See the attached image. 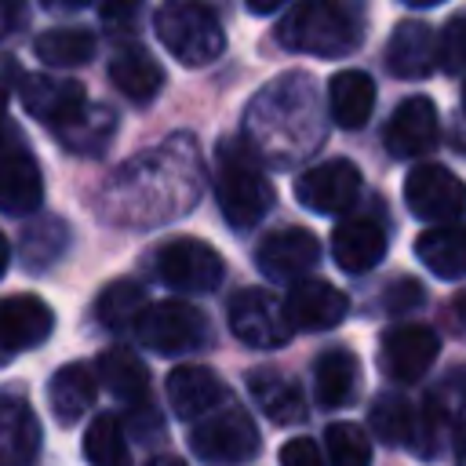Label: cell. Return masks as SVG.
I'll use <instances>...</instances> for the list:
<instances>
[{
  "mask_svg": "<svg viewBox=\"0 0 466 466\" xmlns=\"http://www.w3.org/2000/svg\"><path fill=\"white\" fill-rule=\"evenodd\" d=\"M204 189V160L193 135H171L153 149L135 153L102 182L95 208L116 222L149 229L186 215Z\"/></svg>",
  "mask_w": 466,
  "mask_h": 466,
  "instance_id": "cell-1",
  "label": "cell"
},
{
  "mask_svg": "<svg viewBox=\"0 0 466 466\" xmlns=\"http://www.w3.org/2000/svg\"><path fill=\"white\" fill-rule=\"evenodd\" d=\"M328 106L306 73H284L269 80L244 109V138L266 160V167H295L309 160L328 127Z\"/></svg>",
  "mask_w": 466,
  "mask_h": 466,
  "instance_id": "cell-2",
  "label": "cell"
},
{
  "mask_svg": "<svg viewBox=\"0 0 466 466\" xmlns=\"http://www.w3.org/2000/svg\"><path fill=\"white\" fill-rule=\"evenodd\" d=\"M215 200L222 208V218L233 229L258 226L273 208L266 160L255 153V146L244 135L222 138L215 149Z\"/></svg>",
  "mask_w": 466,
  "mask_h": 466,
  "instance_id": "cell-3",
  "label": "cell"
},
{
  "mask_svg": "<svg viewBox=\"0 0 466 466\" xmlns=\"http://www.w3.org/2000/svg\"><path fill=\"white\" fill-rule=\"evenodd\" d=\"M277 44L284 51L339 58V55H350L360 44V25L335 0H302L280 18Z\"/></svg>",
  "mask_w": 466,
  "mask_h": 466,
  "instance_id": "cell-4",
  "label": "cell"
},
{
  "mask_svg": "<svg viewBox=\"0 0 466 466\" xmlns=\"http://www.w3.org/2000/svg\"><path fill=\"white\" fill-rule=\"evenodd\" d=\"M153 29L182 66H208L226 47L218 15L200 0H164L153 18Z\"/></svg>",
  "mask_w": 466,
  "mask_h": 466,
  "instance_id": "cell-5",
  "label": "cell"
},
{
  "mask_svg": "<svg viewBox=\"0 0 466 466\" xmlns=\"http://www.w3.org/2000/svg\"><path fill=\"white\" fill-rule=\"evenodd\" d=\"M189 451L204 466H237L258 451V430L237 400H222L197 422H189Z\"/></svg>",
  "mask_w": 466,
  "mask_h": 466,
  "instance_id": "cell-6",
  "label": "cell"
},
{
  "mask_svg": "<svg viewBox=\"0 0 466 466\" xmlns=\"http://www.w3.org/2000/svg\"><path fill=\"white\" fill-rule=\"evenodd\" d=\"M135 335L142 339V346L178 357V353L204 350L211 342V324H208L204 309L178 302V299H164V302L146 306V313L135 324Z\"/></svg>",
  "mask_w": 466,
  "mask_h": 466,
  "instance_id": "cell-7",
  "label": "cell"
},
{
  "mask_svg": "<svg viewBox=\"0 0 466 466\" xmlns=\"http://www.w3.org/2000/svg\"><path fill=\"white\" fill-rule=\"evenodd\" d=\"M153 273L160 284L175 288V291H186V295H204V291H215L222 284V258L218 251L208 244V240H197V237H175L167 240L157 255H153Z\"/></svg>",
  "mask_w": 466,
  "mask_h": 466,
  "instance_id": "cell-8",
  "label": "cell"
},
{
  "mask_svg": "<svg viewBox=\"0 0 466 466\" xmlns=\"http://www.w3.org/2000/svg\"><path fill=\"white\" fill-rule=\"evenodd\" d=\"M229 328L240 342H248L255 350H277L295 331L288 306L277 295H269L266 288H244L229 299Z\"/></svg>",
  "mask_w": 466,
  "mask_h": 466,
  "instance_id": "cell-9",
  "label": "cell"
},
{
  "mask_svg": "<svg viewBox=\"0 0 466 466\" xmlns=\"http://www.w3.org/2000/svg\"><path fill=\"white\" fill-rule=\"evenodd\" d=\"M404 204L415 218L455 222L466 211V186L441 164H419L404 178Z\"/></svg>",
  "mask_w": 466,
  "mask_h": 466,
  "instance_id": "cell-10",
  "label": "cell"
},
{
  "mask_svg": "<svg viewBox=\"0 0 466 466\" xmlns=\"http://www.w3.org/2000/svg\"><path fill=\"white\" fill-rule=\"evenodd\" d=\"M40 200H44V178L29 146L11 127H0V211L33 215Z\"/></svg>",
  "mask_w": 466,
  "mask_h": 466,
  "instance_id": "cell-11",
  "label": "cell"
},
{
  "mask_svg": "<svg viewBox=\"0 0 466 466\" xmlns=\"http://www.w3.org/2000/svg\"><path fill=\"white\" fill-rule=\"evenodd\" d=\"M295 197L317 215H342L360 197V171L342 157L313 164L295 178Z\"/></svg>",
  "mask_w": 466,
  "mask_h": 466,
  "instance_id": "cell-12",
  "label": "cell"
},
{
  "mask_svg": "<svg viewBox=\"0 0 466 466\" xmlns=\"http://www.w3.org/2000/svg\"><path fill=\"white\" fill-rule=\"evenodd\" d=\"M441 353V339L422 324H397L379 339V364L393 382H419Z\"/></svg>",
  "mask_w": 466,
  "mask_h": 466,
  "instance_id": "cell-13",
  "label": "cell"
},
{
  "mask_svg": "<svg viewBox=\"0 0 466 466\" xmlns=\"http://www.w3.org/2000/svg\"><path fill=\"white\" fill-rule=\"evenodd\" d=\"M18 95H22L25 113L47 127L66 124L73 113H80L87 106L84 84L73 76H55V73H22Z\"/></svg>",
  "mask_w": 466,
  "mask_h": 466,
  "instance_id": "cell-14",
  "label": "cell"
},
{
  "mask_svg": "<svg viewBox=\"0 0 466 466\" xmlns=\"http://www.w3.org/2000/svg\"><path fill=\"white\" fill-rule=\"evenodd\" d=\"M441 138V120H437V106L426 98V95H411L404 98L393 116L386 120V149L397 157V160H415L422 153H430Z\"/></svg>",
  "mask_w": 466,
  "mask_h": 466,
  "instance_id": "cell-15",
  "label": "cell"
},
{
  "mask_svg": "<svg viewBox=\"0 0 466 466\" xmlns=\"http://www.w3.org/2000/svg\"><path fill=\"white\" fill-rule=\"evenodd\" d=\"M317 258H320V244L302 226L277 229V233L262 237L255 248V266L269 280H299V277H306V269L317 266Z\"/></svg>",
  "mask_w": 466,
  "mask_h": 466,
  "instance_id": "cell-16",
  "label": "cell"
},
{
  "mask_svg": "<svg viewBox=\"0 0 466 466\" xmlns=\"http://www.w3.org/2000/svg\"><path fill=\"white\" fill-rule=\"evenodd\" d=\"M55 328V313L36 295H7L0 299V353L36 350Z\"/></svg>",
  "mask_w": 466,
  "mask_h": 466,
  "instance_id": "cell-17",
  "label": "cell"
},
{
  "mask_svg": "<svg viewBox=\"0 0 466 466\" xmlns=\"http://www.w3.org/2000/svg\"><path fill=\"white\" fill-rule=\"evenodd\" d=\"M386 66H390V73H397L404 80L430 76L441 66V40H437V33L422 18H404L390 33Z\"/></svg>",
  "mask_w": 466,
  "mask_h": 466,
  "instance_id": "cell-18",
  "label": "cell"
},
{
  "mask_svg": "<svg viewBox=\"0 0 466 466\" xmlns=\"http://www.w3.org/2000/svg\"><path fill=\"white\" fill-rule=\"evenodd\" d=\"M288 317L302 331H328L346 317V295L317 277H299L284 299Z\"/></svg>",
  "mask_w": 466,
  "mask_h": 466,
  "instance_id": "cell-19",
  "label": "cell"
},
{
  "mask_svg": "<svg viewBox=\"0 0 466 466\" xmlns=\"http://www.w3.org/2000/svg\"><path fill=\"white\" fill-rule=\"evenodd\" d=\"M331 255L346 273H364L375 269L386 255V229L382 222L368 218V215H353L342 218L331 233Z\"/></svg>",
  "mask_w": 466,
  "mask_h": 466,
  "instance_id": "cell-20",
  "label": "cell"
},
{
  "mask_svg": "<svg viewBox=\"0 0 466 466\" xmlns=\"http://www.w3.org/2000/svg\"><path fill=\"white\" fill-rule=\"evenodd\" d=\"M36 451H40L36 411L15 393H0V466H29Z\"/></svg>",
  "mask_w": 466,
  "mask_h": 466,
  "instance_id": "cell-21",
  "label": "cell"
},
{
  "mask_svg": "<svg viewBox=\"0 0 466 466\" xmlns=\"http://www.w3.org/2000/svg\"><path fill=\"white\" fill-rule=\"evenodd\" d=\"M226 386L218 382V375H211L200 364H182L167 375V400L175 408L178 419L197 422L200 415H208L211 408H218L226 400Z\"/></svg>",
  "mask_w": 466,
  "mask_h": 466,
  "instance_id": "cell-22",
  "label": "cell"
},
{
  "mask_svg": "<svg viewBox=\"0 0 466 466\" xmlns=\"http://www.w3.org/2000/svg\"><path fill=\"white\" fill-rule=\"evenodd\" d=\"M248 393L255 397L258 411L269 415L277 426L302 422V415H306V393H302V386L291 375L277 371V368H255L248 375Z\"/></svg>",
  "mask_w": 466,
  "mask_h": 466,
  "instance_id": "cell-23",
  "label": "cell"
},
{
  "mask_svg": "<svg viewBox=\"0 0 466 466\" xmlns=\"http://www.w3.org/2000/svg\"><path fill=\"white\" fill-rule=\"evenodd\" d=\"M58 146L76 157H102L116 135V113L102 102H87L80 113H73L66 124L51 127Z\"/></svg>",
  "mask_w": 466,
  "mask_h": 466,
  "instance_id": "cell-24",
  "label": "cell"
},
{
  "mask_svg": "<svg viewBox=\"0 0 466 466\" xmlns=\"http://www.w3.org/2000/svg\"><path fill=\"white\" fill-rule=\"evenodd\" d=\"M415 255L441 280L466 277V226L462 222H433L430 229L419 233Z\"/></svg>",
  "mask_w": 466,
  "mask_h": 466,
  "instance_id": "cell-25",
  "label": "cell"
},
{
  "mask_svg": "<svg viewBox=\"0 0 466 466\" xmlns=\"http://www.w3.org/2000/svg\"><path fill=\"white\" fill-rule=\"evenodd\" d=\"M109 80L113 87L131 98V102H149L160 84H164V73L157 66V58L142 47V44H120L109 58Z\"/></svg>",
  "mask_w": 466,
  "mask_h": 466,
  "instance_id": "cell-26",
  "label": "cell"
},
{
  "mask_svg": "<svg viewBox=\"0 0 466 466\" xmlns=\"http://www.w3.org/2000/svg\"><path fill=\"white\" fill-rule=\"evenodd\" d=\"M371 106H375V80L360 69H342L331 76L328 84V113L339 127L353 131V127H364V120L371 116Z\"/></svg>",
  "mask_w": 466,
  "mask_h": 466,
  "instance_id": "cell-27",
  "label": "cell"
},
{
  "mask_svg": "<svg viewBox=\"0 0 466 466\" xmlns=\"http://www.w3.org/2000/svg\"><path fill=\"white\" fill-rule=\"evenodd\" d=\"M98 382L109 397H116L127 408H142L149 393V371L131 350H106L98 357Z\"/></svg>",
  "mask_w": 466,
  "mask_h": 466,
  "instance_id": "cell-28",
  "label": "cell"
},
{
  "mask_svg": "<svg viewBox=\"0 0 466 466\" xmlns=\"http://www.w3.org/2000/svg\"><path fill=\"white\" fill-rule=\"evenodd\" d=\"M47 404L58 422H80L95 404V375L84 364H62L47 382Z\"/></svg>",
  "mask_w": 466,
  "mask_h": 466,
  "instance_id": "cell-29",
  "label": "cell"
},
{
  "mask_svg": "<svg viewBox=\"0 0 466 466\" xmlns=\"http://www.w3.org/2000/svg\"><path fill=\"white\" fill-rule=\"evenodd\" d=\"M357 379H360V368H357V357L350 350H328L317 357L313 364V393H317V404L320 408H342L353 400L357 393Z\"/></svg>",
  "mask_w": 466,
  "mask_h": 466,
  "instance_id": "cell-30",
  "label": "cell"
},
{
  "mask_svg": "<svg viewBox=\"0 0 466 466\" xmlns=\"http://www.w3.org/2000/svg\"><path fill=\"white\" fill-rule=\"evenodd\" d=\"M33 51L47 69H73L95 55V36L76 25H58V29L40 33Z\"/></svg>",
  "mask_w": 466,
  "mask_h": 466,
  "instance_id": "cell-31",
  "label": "cell"
},
{
  "mask_svg": "<svg viewBox=\"0 0 466 466\" xmlns=\"http://www.w3.org/2000/svg\"><path fill=\"white\" fill-rule=\"evenodd\" d=\"M149 306V295L138 280L124 277V280H113L102 295H98V320L113 331H131L138 324V317L146 313Z\"/></svg>",
  "mask_w": 466,
  "mask_h": 466,
  "instance_id": "cell-32",
  "label": "cell"
},
{
  "mask_svg": "<svg viewBox=\"0 0 466 466\" xmlns=\"http://www.w3.org/2000/svg\"><path fill=\"white\" fill-rule=\"evenodd\" d=\"M84 459L91 466H131L127 433L116 415H95L84 430Z\"/></svg>",
  "mask_w": 466,
  "mask_h": 466,
  "instance_id": "cell-33",
  "label": "cell"
},
{
  "mask_svg": "<svg viewBox=\"0 0 466 466\" xmlns=\"http://www.w3.org/2000/svg\"><path fill=\"white\" fill-rule=\"evenodd\" d=\"M66 244H69L66 222L44 215V218H36V222L25 226L22 240H18V255H22V262H25L29 269H44V266H51V262L62 258Z\"/></svg>",
  "mask_w": 466,
  "mask_h": 466,
  "instance_id": "cell-34",
  "label": "cell"
},
{
  "mask_svg": "<svg viewBox=\"0 0 466 466\" xmlns=\"http://www.w3.org/2000/svg\"><path fill=\"white\" fill-rule=\"evenodd\" d=\"M371 430L386 441V444H404L411 448L415 430H419V404H411L400 393H386L371 404Z\"/></svg>",
  "mask_w": 466,
  "mask_h": 466,
  "instance_id": "cell-35",
  "label": "cell"
},
{
  "mask_svg": "<svg viewBox=\"0 0 466 466\" xmlns=\"http://www.w3.org/2000/svg\"><path fill=\"white\" fill-rule=\"evenodd\" d=\"M324 444L331 466H371V444L357 422H331Z\"/></svg>",
  "mask_w": 466,
  "mask_h": 466,
  "instance_id": "cell-36",
  "label": "cell"
},
{
  "mask_svg": "<svg viewBox=\"0 0 466 466\" xmlns=\"http://www.w3.org/2000/svg\"><path fill=\"white\" fill-rule=\"evenodd\" d=\"M430 400H433V408L441 411V419H444L451 430H462V426H466V368L448 371V375L437 382V390L430 393Z\"/></svg>",
  "mask_w": 466,
  "mask_h": 466,
  "instance_id": "cell-37",
  "label": "cell"
},
{
  "mask_svg": "<svg viewBox=\"0 0 466 466\" xmlns=\"http://www.w3.org/2000/svg\"><path fill=\"white\" fill-rule=\"evenodd\" d=\"M441 66L448 73H466V15H455L441 33Z\"/></svg>",
  "mask_w": 466,
  "mask_h": 466,
  "instance_id": "cell-38",
  "label": "cell"
},
{
  "mask_svg": "<svg viewBox=\"0 0 466 466\" xmlns=\"http://www.w3.org/2000/svg\"><path fill=\"white\" fill-rule=\"evenodd\" d=\"M142 4H146V0H98V18H102V25H106V29L124 33V29H131V25H135V18H138Z\"/></svg>",
  "mask_w": 466,
  "mask_h": 466,
  "instance_id": "cell-39",
  "label": "cell"
},
{
  "mask_svg": "<svg viewBox=\"0 0 466 466\" xmlns=\"http://www.w3.org/2000/svg\"><path fill=\"white\" fill-rule=\"evenodd\" d=\"M280 466H324V455L309 437H291L280 448Z\"/></svg>",
  "mask_w": 466,
  "mask_h": 466,
  "instance_id": "cell-40",
  "label": "cell"
},
{
  "mask_svg": "<svg viewBox=\"0 0 466 466\" xmlns=\"http://www.w3.org/2000/svg\"><path fill=\"white\" fill-rule=\"evenodd\" d=\"M382 302H386V309H393V313H408V309H415V306L422 302V288H419L415 280H397L393 288H386Z\"/></svg>",
  "mask_w": 466,
  "mask_h": 466,
  "instance_id": "cell-41",
  "label": "cell"
},
{
  "mask_svg": "<svg viewBox=\"0 0 466 466\" xmlns=\"http://www.w3.org/2000/svg\"><path fill=\"white\" fill-rule=\"evenodd\" d=\"M25 22V0H0V40H7Z\"/></svg>",
  "mask_w": 466,
  "mask_h": 466,
  "instance_id": "cell-42",
  "label": "cell"
},
{
  "mask_svg": "<svg viewBox=\"0 0 466 466\" xmlns=\"http://www.w3.org/2000/svg\"><path fill=\"white\" fill-rule=\"evenodd\" d=\"M47 11H80L84 4H91V0H40Z\"/></svg>",
  "mask_w": 466,
  "mask_h": 466,
  "instance_id": "cell-43",
  "label": "cell"
},
{
  "mask_svg": "<svg viewBox=\"0 0 466 466\" xmlns=\"http://www.w3.org/2000/svg\"><path fill=\"white\" fill-rule=\"evenodd\" d=\"M288 0H248V7L255 11V15H269V11H277V7H284Z\"/></svg>",
  "mask_w": 466,
  "mask_h": 466,
  "instance_id": "cell-44",
  "label": "cell"
},
{
  "mask_svg": "<svg viewBox=\"0 0 466 466\" xmlns=\"http://www.w3.org/2000/svg\"><path fill=\"white\" fill-rule=\"evenodd\" d=\"M7 102H11V76L0 73V124H4V116H7Z\"/></svg>",
  "mask_w": 466,
  "mask_h": 466,
  "instance_id": "cell-45",
  "label": "cell"
},
{
  "mask_svg": "<svg viewBox=\"0 0 466 466\" xmlns=\"http://www.w3.org/2000/svg\"><path fill=\"white\" fill-rule=\"evenodd\" d=\"M455 466H466V426L459 430V444H455Z\"/></svg>",
  "mask_w": 466,
  "mask_h": 466,
  "instance_id": "cell-46",
  "label": "cell"
},
{
  "mask_svg": "<svg viewBox=\"0 0 466 466\" xmlns=\"http://www.w3.org/2000/svg\"><path fill=\"white\" fill-rule=\"evenodd\" d=\"M451 317H455V320L466 328V295H459V299H455V306H451Z\"/></svg>",
  "mask_w": 466,
  "mask_h": 466,
  "instance_id": "cell-47",
  "label": "cell"
},
{
  "mask_svg": "<svg viewBox=\"0 0 466 466\" xmlns=\"http://www.w3.org/2000/svg\"><path fill=\"white\" fill-rule=\"evenodd\" d=\"M7 262H11V244H7V237L0 233V277H4V269H7Z\"/></svg>",
  "mask_w": 466,
  "mask_h": 466,
  "instance_id": "cell-48",
  "label": "cell"
},
{
  "mask_svg": "<svg viewBox=\"0 0 466 466\" xmlns=\"http://www.w3.org/2000/svg\"><path fill=\"white\" fill-rule=\"evenodd\" d=\"M400 4H408V7H433V4H441V0H400Z\"/></svg>",
  "mask_w": 466,
  "mask_h": 466,
  "instance_id": "cell-49",
  "label": "cell"
},
{
  "mask_svg": "<svg viewBox=\"0 0 466 466\" xmlns=\"http://www.w3.org/2000/svg\"><path fill=\"white\" fill-rule=\"evenodd\" d=\"M149 466H182V462H178V459H167V455H160V459H153Z\"/></svg>",
  "mask_w": 466,
  "mask_h": 466,
  "instance_id": "cell-50",
  "label": "cell"
},
{
  "mask_svg": "<svg viewBox=\"0 0 466 466\" xmlns=\"http://www.w3.org/2000/svg\"><path fill=\"white\" fill-rule=\"evenodd\" d=\"M462 109H466V84H462Z\"/></svg>",
  "mask_w": 466,
  "mask_h": 466,
  "instance_id": "cell-51",
  "label": "cell"
}]
</instances>
